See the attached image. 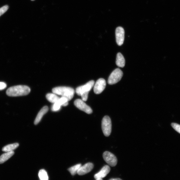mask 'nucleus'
Returning <instances> with one entry per match:
<instances>
[{"mask_svg": "<svg viewBox=\"0 0 180 180\" xmlns=\"http://www.w3.org/2000/svg\"><path fill=\"white\" fill-rule=\"evenodd\" d=\"M48 111V108L47 106H44L40 110L38 113L36 119H35L34 124L35 125L38 124L41 121L44 115Z\"/></svg>", "mask_w": 180, "mask_h": 180, "instance_id": "12", "label": "nucleus"}, {"mask_svg": "<svg viewBox=\"0 0 180 180\" xmlns=\"http://www.w3.org/2000/svg\"><path fill=\"white\" fill-rule=\"evenodd\" d=\"M61 105L59 103L58 101L53 103L52 108V111L54 112H58L61 109Z\"/></svg>", "mask_w": 180, "mask_h": 180, "instance_id": "20", "label": "nucleus"}, {"mask_svg": "<svg viewBox=\"0 0 180 180\" xmlns=\"http://www.w3.org/2000/svg\"><path fill=\"white\" fill-rule=\"evenodd\" d=\"M19 146V144L17 143L8 144L2 148V151L6 152L13 151L14 150L18 148Z\"/></svg>", "mask_w": 180, "mask_h": 180, "instance_id": "15", "label": "nucleus"}, {"mask_svg": "<svg viewBox=\"0 0 180 180\" xmlns=\"http://www.w3.org/2000/svg\"><path fill=\"white\" fill-rule=\"evenodd\" d=\"M7 87V84L2 82H0V91L3 90L6 88Z\"/></svg>", "mask_w": 180, "mask_h": 180, "instance_id": "23", "label": "nucleus"}, {"mask_svg": "<svg viewBox=\"0 0 180 180\" xmlns=\"http://www.w3.org/2000/svg\"><path fill=\"white\" fill-rule=\"evenodd\" d=\"M93 167V164L92 163H88L80 167L77 173L80 176L87 174L92 171Z\"/></svg>", "mask_w": 180, "mask_h": 180, "instance_id": "10", "label": "nucleus"}, {"mask_svg": "<svg viewBox=\"0 0 180 180\" xmlns=\"http://www.w3.org/2000/svg\"><path fill=\"white\" fill-rule=\"evenodd\" d=\"M113 178H112L111 179H109V180H113Z\"/></svg>", "mask_w": 180, "mask_h": 180, "instance_id": "26", "label": "nucleus"}, {"mask_svg": "<svg viewBox=\"0 0 180 180\" xmlns=\"http://www.w3.org/2000/svg\"><path fill=\"white\" fill-rule=\"evenodd\" d=\"M74 104L79 109L87 114H90L92 112V110L91 108L88 106L81 99H76L74 102Z\"/></svg>", "mask_w": 180, "mask_h": 180, "instance_id": "7", "label": "nucleus"}, {"mask_svg": "<svg viewBox=\"0 0 180 180\" xmlns=\"http://www.w3.org/2000/svg\"><path fill=\"white\" fill-rule=\"evenodd\" d=\"M14 154L13 151L7 152L0 156V164H2L11 158Z\"/></svg>", "mask_w": 180, "mask_h": 180, "instance_id": "14", "label": "nucleus"}, {"mask_svg": "<svg viewBox=\"0 0 180 180\" xmlns=\"http://www.w3.org/2000/svg\"><path fill=\"white\" fill-rule=\"evenodd\" d=\"M68 100L67 98L64 97L60 98L58 102L62 106L66 107L68 104Z\"/></svg>", "mask_w": 180, "mask_h": 180, "instance_id": "19", "label": "nucleus"}, {"mask_svg": "<svg viewBox=\"0 0 180 180\" xmlns=\"http://www.w3.org/2000/svg\"><path fill=\"white\" fill-rule=\"evenodd\" d=\"M113 180H122L119 178H113Z\"/></svg>", "mask_w": 180, "mask_h": 180, "instance_id": "24", "label": "nucleus"}, {"mask_svg": "<svg viewBox=\"0 0 180 180\" xmlns=\"http://www.w3.org/2000/svg\"><path fill=\"white\" fill-rule=\"evenodd\" d=\"M106 82L105 80L101 78L98 79L94 86V92L96 94L101 93L106 88Z\"/></svg>", "mask_w": 180, "mask_h": 180, "instance_id": "8", "label": "nucleus"}, {"mask_svg": "<svg viewBox=\"0 0 180 180\" xmlns=\"http://www.w3.org/2000/svg\"><path fill=\"white\" fill-rule=\"evenodd\" d=\"M94 84V81L92 80L90 81L83 86L78 87L76 89V92L79 96L88 97L89 92L93 87Z\"/></svg>", "mask_w": 180, "mask_h": 180, "instance_id": "3", "label": "nucleus"}, {"mask_svg": "<svg viewBox=\"0 0 180 180\" xmlns=\"http://www.w3.org/2000/svg\"><path fill=\"white\" fill-rule=\"evenodd\" d=\"M32 1H34V0H31Z\"/></svg>", "mask_w": 180, "mask_h": 180, "instance_id": "27", "label": "nucleus"}, {"mask_svg": "<svg viewBox=\"0 0 180 180\" xmlns=\"http://www.w3.org/2000/svg\"><path fill=\"white\" fill-rule=\"evenodd\" d=\"M102 129L105 136L108 137L112 132V124L111 118L108 116H105L102 119Z\"/></svg>", "mask_w": 180, "mask_h": 180, "instance_id": "4", "label": "nucleus"}, {"mask_svg": "<svg viewBox=\"0 0 180 180\" xmlns=\"http://www.w3.org/2000/svg\"><path fill=\"white\" fill-rule=\"evenodd\" d=\"M123 75L122 72L120 69L117 68L115 69L109 77L108 83L110 85L117 83L121 79Z\"/></svg>", "mask_w": 180, "mask_h": 180, "instance_id": "5", "label": "nucleus"}, {"mask_svg": "<svg viewBox=\"0 0 180 180\" xmlns=\"http://www.w3.org/2000/svg\"><path fill=\"white\" fill-rule=\"evenodd\" d=\"M96 180H102V179H96Z\"/></svg>", "mask_w": 180, "mask_h": 180, "instance_id": "25", "label": "nucleus"}, {"mask_svg": "<svg viewBox=\"0 0 180 180\" xmlns=\"http://www.w3.org/2000/svg\"><path fill=\"white\" fill-rule=\"evenodd\" d=\"M82 166L81 164H77L74 166L69 168L68 169V171L71 173L72 176H74L78 173L79 169Z\"/></svg>", "mask_w": 180, "mask_h": 180, "instance_id": "17", "label": "nucleus"}, {"mask_svg": "<svg viewBox=\"0 0 180 180\" xmlns=\"http://www.w3.org/2000/svg\"><path fill=\"white\" fill-rule=\"evenodd\" d=\"M8 8V6L6 5L0 8V17L7 11Z\"/></svg>", "mask_w": 180, "mask_h": 180, "instance_id": "22", "label": "nucleus"}, {"mask_svg": "<svg viewBox=\"0 0 180 180\" xmlns=\"http://www.w3.org/2000/svg\"><path fill=\"white\" fill-rule=\"evenodd\" d=\"M103 158L109 166L114 167L117 164L118 160L117 157L113 154L109 152H104L103 154Z\"/></svg>", "mask_w": 180, "mask_h": 180, "instance_id": "6", "label": "nucleus"}, {"mask_svg": "<svg viewBox=\"0 0 180 180\" xmlns=\"http://www.w3.org/2000/svg\"><path fill=\"white\" fill-rule=\"evenodd\" d=\"M31 89L28 86L19 85L8 88L6 92L8 96L17 97L26 96L31 92Z\"/></svg>", "mask_w": 180, "mask_h": 180, "instance_id": "1", "label": "nucleus"}, {"mask_svg": "<svg viewBox=\"0 0 180 180\" xmlns=\"http://www.w3.org/2000/svg\"><path fill=\"white\" fill-rule=\"evenodd\" d=\"M46 97L49 102L53 103L58 102L60 98L56 94L53 93L47 94Z\"/></svg>", "mask_w": 180, "mask_h": 180, "instance_id": "16", "label": "nucleus"}, {"mask_svg": "<svg viewBox=\"0 0 180 180\" xmlns=\"http://www.w3.org/2000/svg\"><path fill=\"white\" fill-rule=\"evenodd\" d=\"M116 63L117 66L119 67L123 68L125 66V59L121 53L117 54Z\"/></svg>", "mask_w": 180, "mask_h": 180, "instance_id": "13", "label": "nucleus"}, {"mask_svg": "<svg viewBox=\"0 0 180 180\" xmlns=\"http://www.w3.org/2000/svg\"><path fill=\"white\" fill-rule=\"evenodd\" d=\"M53 93L66 98L68 101L73 97L75 91L71 88L66 87H59L54 88L52 89Z\"/></svg>", "mask_w": 180, "mask_h": 180, "instance_id": "2", "label": "nucleus"}, {"mask_svg": "<svg viewBox=\"0 0 180 180\" xmlns=\"http://www.w3.org/2000/svg\"><path fill=\"white\" fill-rule=\"evenodd\" d=\"M40 180H48V177L47 172L45 170H40L38 173Z\"/></svg>", "mask_w": 180, "mask_h": 180, "instance_id": "18", "label": "nucleus"}, {"mask_svg": "<svg viewBox=\"0 0 180 180\" xmlns=\"http://www.w3.org/2000/svg\"><path fill=\"white\" fill-rule=\"evenodd\" d=\"M124 31L122 27L117 28L116 30V42L119 46L123 44L124 39Z\"/></svg>", "mask_w": 180, "mask_h": 180, "instance_id": "9", "label": "nucleus"}, {"mask_svg": "<svg viewBox=\"0 0 180 180\" xmlns=\"http://www.w3.org/2000/svg\"><path fill=\"white\" fill-rule=\"evenodd\" d=\"M111 171V168L108 166H104L98 173L94 175V178L96 179H102L106 177Z\"/></svg>", "mask_w": 180, "mask_h": 180, "instance_id": "11", "label": "nucleus"}, {"mask_svg": "<svg viewBox=\"0 0 180 180\" xmlns=\"http://www.w3.org/2000/svg\"><path fill=\"white\" fill-rule=\"evenodd\" d=\"M171 126L174 129L180 133V125L173 123L171 124Z\"/></svg>", "mask_w": 180, "mask_h": 180, "instance_id": "21", "label": "nucleus"}]
</instances>
